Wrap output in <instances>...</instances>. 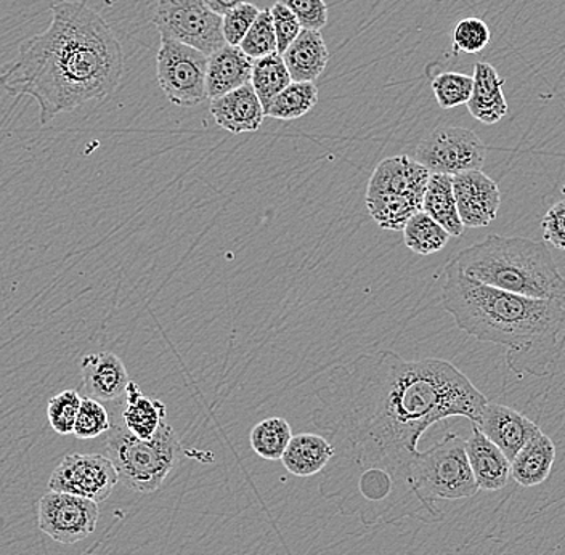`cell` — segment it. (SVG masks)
Masks as SVG:
<instances>
[{
  "label": "cell",
  "mask_w": 565,
  "mask_h": 555,
  "mask_svg": "<svg viewBox=\"0 0 565 555\" xmlns=\"http://www.w3.org/2000/svg\"><path fill=\"white\" fill-rule=\"evenodd\" d=\"M83 397L76 391H63L49 399V424L56 434L70 435L74 433L77 415H79Z\"/></svg>",
  "instance_id": "1f68e13d"
},
{
  "label": "cell",
  "mask_w": 565,
  "mask_h": 555,
  "mask_svg": "<svg viewBox=\"0 0 565 555\" xmlns=\"http://www.w3.org/2000/svg\"><path fill=\"white\" fill-rule=\"evenodd\" d=\"M210 111L217 126L233 136L256 132L265 118L264 106L250 84L212 100Z\"/></svg>",
  "instance_id": "2e32d148"
},
{
  "label": "cell",
  "mask_w": 565,
  "mask_h": 555,
  "mask_svg": "<svg viewBox=\"0 0 565 555\" xmlns=\"http://www.w3.org/2000/svg\"><path fill=\"white\" fill-rule=\"evenodd\" d=\"M121 399L113 402L111 429L106 433L105 451L118 470L119 483L140 494H150L164 485L179 466L183 450L179 435L168 423L150 440L129 433L121 419Z\"/></svg>",
  "instance_id": "5b68a950"
},
{
  "label": "cell",
  "mask_w": 565,
  "mask_h": 555,
  "mask_svg": "<svg viewBox=\"0 0 565 555\" xmlns=\"http://www.w3.org/2000/svg\"><path fill=\"white\" fill-rule=\"evenodd\" d=\"M423 211L444 226L451 238H459L466 226L459 218L457 198L454 191V177L430 174L424 193Z\"/></svg>",
  "instance_id": "cb8c5ba5"
},
{
  "label": "cell",
  "mask_w": 565,
  "mask_h": 555,
  "mask_svg": "<svg viewBox=\"0 0 565 555\" xmlns=\"http://www.w3.org/2000/svg\"><path fill=\"white\" fill-rule=\"evenodd\" d=\"M292 438L291 426L282 417H268L253 427L249 444L254 452L267 461H278Z\"/></svg>",
  "instance_id": "83f0119b"
},
{
  "label": "cell",
  "mask_w": 565,
  "mask_h": 555,
  "mask_svg": "<svg viewBox=\"0 0 565 555\" xmlns=\"http://www.w3.org/2000/svg\"><path fill=\"white\" fill-rule=\"evenodd\" d=\"M292 83H313L327 70L330 52L320 31L302 30L282 53Z\"/></svg>",
  "instance_id": "ffe728a7"
},
{
  "label": "cell",
  "mask_w": 565,
  "mask_h": 555,
  "mask_svg": "<svg viewBox=\"0 0 565 555\" xmlns=\"http://www.w3.org/2000/svg\"><path fill=\"white\" fill-rule=\"evenodd\" d=\"M459 218L466 228H482L497 218L501 191L482 171L462 172L454 177Z\"/></svg>",
  "instance_id": "4fadbf2b"
},
{
  "label": "cell",
  "mask_w": 565,
  "mask_h": 555,
  "mask_svg": "<svg viewBox=\"0 0 565 555\" xmlns=\"http://www.w3.org/2000/svg\"><path fill=\"white\" fill-rule=\"evenodd\" d=\"M207 60L210 56L190 45L161 38L157 77L171 104L189 108L207 100Z\"/></svg>",
  "instance_id": "ba28073f"
},
{
  "label": "cell",
  "mask_w": 565,
  "mask_h": 555,
  "mask_svg": "<svg viewBox=\"0 0 565 555\" xmlns=\"http://www.w3.org/2000/svg\"><path fill=\"white\" fill-rule=\"evenodd\" d=\"M430 172L415 158L398 154L383 159L366 189V207L383 230L402 232L406 222L423 211Z\"/></svg>",
  "instance_id": "8992f818"
},
{
  "label": "cell",
  "mask_w": 565,
  "mask_h": 555,
  "mask_svg": "<svg viewBox=\"0 0 565 555\" xmlns=\"http://www.w3.org/2000/svg\"><path fill=\"white\" fill-rule=\"evenodd\" d=\"M402 232L406 247L419 256L440 253L451 238L450 233L424 211L413 215Z\"/></svg>",
  "instance_id": "484cf974"
},
{
  "label": "cell",
  "mask_w": 565,
  "mask_h": 555,
  "mask_svg": "<svg viewBox=\"0 0 565 555\" xmlns=\"http://www.w3.org/2000/svg\"><path fill=\"white\" fill-rule=\"evenodd\" d=\"M412 479L416 493L429 508L436 501H457L479 493L469 465L466 440L448 433L429 450L418 451L413 459Z\"/></svg>",
  "instance_id": "52a82bcc"
},
{
  "label": "cell",
  "mask_w": 565,
  "mask_h": 555,
  "mask_svg": "<svg viewBox=\"0 0 565 555\" xmlns=\"http://www.w3.org/2000/svg\"><path fill=\"white\" fill-rule=\"evenodd\" d=\"M430 87L441 109L457 108L468 105L471 100L475 77L455 71H444L433 77Z\"/></svg>",
  "instance_id": "f1b7e54d"
},
{
  "label": "cell",
  "mask_w": 565,
  "mask_h": 555,
  "mask_svg": "<svg viewBox=\"0 0 565 555\" xmlns=\"http://www.w3.org/2000/svg\"><path fill=\"white\" fill-rule=\"evenodd\" d=\"M239 49L253 62L278 52L277 34H275L270 9L260 10L259 17L254 21L249 33L243 39Z\"/></svg>",
  "instance_id": "f546056e"
},
{
  "label": "cell",
  "mask_w": 565,
  "mask_h": 555,
  "mask_svg": "<svg viewBox=\"0 0 565 555\" xmlns=\"http://www.w3.org/2000/svg\"><path fill=\"white\" fill-rule=\"evenodd\" d=\"M204 2H206L212 12L217 13L218 17H225L236 7L243 6L246 0H204Z\"/></svg>",
  "instance_id": "74e56055"
},
{
  "label": "cell",
  "mask_w": 565,
  "mask_h": 555,
  "mask_svg": "<svg viewBox=\"0 0 565 555\" xmlns=\"http://www.w3.org/2000/svg\"><path fill=\"white\" fill-rule=\"evenodd\" d=\"M118 483V470L108 456L79 452L65 456L49 479L51 491L87 498L95 503L108 500Z\"/></svg>",
  "instance_id": "7c38bea8"
},
{
  "label": "cell",
  "mask_w": 565,
  "mask_h": 555,
  "mask_svg": "<svg viewBox=\"0 0 565 555\" xmlns=\"http://www.w3.org/2000/svg\"><path fill=\"white\" fill-rule=\"evenodd\" d=\"M440 303L455 324L479 342L507 348L518 376H550L565 348L564 300L512 295L468 277L457 260L440 275Z\"/></svg>",
  "instance_id": "3957f363"
},
{
  "label": "cell",
  "mask_w": 565,
  "mask_h": 555,
  "mask_svg": "<svg viewBox=\"0 0 565 555\" xmlns=\"http://www.w3.org/2000/svg\"><path fill=\"white\" fill-rule=\"evenodd\" d=\"M543 239L556 249L565 250V200L554 204L542 221Z\"/></svg>",
  "instance_id": "8d00e7d4"
},
{
  "label": "cell",
  "mask_w": 565,
  "mask_h": 555,
  "mask_svg": "<svg viewBox=\"0 0 565 555\" xmlns=\"http://www.w3.org/2000/svg\"><path fill=\"white\" fill-rule=\"evenodd\" d=\"M291 74H289L288 66H286L280 53H271V55L264 56V58L254 60L250 86L256 90L257 97L264 106V111H267L271 102L286 87L291 86Z\"/></svg>",
  "instance_id": "d4e9b609"
},
{
  "label": "cell",
  "mask_w": 565,
  "mask_h": 555,
  "mask_svg": "<svg viewBox=\"0 0 565 555\" xmlns=\"http://www.w3.org/2000/svg\"><path fill=\"white\" fill-rule=\"evenodd\" d=\"M487 147L472 130L457 126H440L418 145L415 159L430 174L458 175L482 171Z\"/></svg>",
  "instance_id": "30bf717a"
},
{
  "label": "cell",
  "mask_w": 565,
  "mask_h": 555,
  "mask_svg": "<svg viewBox=\"0 0 565 555\" xmlns=\"http://www.w3.org/2000/svg\"><path fill=\"white\" fill-rule=\"evenodd\" d=\"M479 429L492 440L510 461L530 440L542 434L539 424L507 405L487 402L480 417Z\"/></svg>",
  "instance_id": "5bb4252c"
},
{
  "label": "cell",
  "mask_w": 565,
  "mask_h": 555,
  "mask_svg": "<svg viewBox=\"0 0 565 555\" xmlns=\"http://www.w3.org/2000/svg\"><path fill=\"white\" fill-rule=\"evenodd\" d=\"M492 33L486 21L480 18H465L459 21L454 31L455 53H479L489 47Z\"/></svg>",
  "instance_id": "d6a6232c"
},
{
  "label": "cell",
  "mask_w": 565,
  "mask_h": 555,
  "mask_svg": "<svg viewBox=\"0 0 565 555\" xmlns=\"http://www.w3.org/2000/svg\"><path fill=\"white\" fill-rule=\"evenodd\" d=\"M111 429V415L104 403L90 397H84L81 403L79 415L74 424V435L79 440H92L100 437Z\"/></svg>",
  "instance_id": "4dcf8cb0"
},
{
  "label": "cell",
  "mask_w": 565,
  "mask_h": 555,
  "mask_svg": "<svg viewBox=\"0 0 565 555\" xmlns=\"http://www.w3.org/2000/svg\"><path fill=\"white\" fill-rule=\"evenodd\" d=\"M124 74V52L100 13L84 2L55 3L44 33L20 45L0 68V88L33 98L41 124L92 100L115 94Z\"/></svg>",
  "instance_id": "7a4b0ae2"
},
{
  "label": "cell",
  "mask_w": 565,
  "mask_h": 555,
  "mask_svg": "<svg viewBox=\"0 0 565 555\" xmlns=\"http://www.w3.org/2000/svg\"><path fill=\"white\" fill-rule=\"evenodd\" d=\"M253 65V60L233 45H224L221 51L212 53L207 60V98L212 102L250 84Z\"/></svg>",
  "instance_id": "ac0fdd59"
},
{
  "label": "cell",
  "mask_w": 565,
  "mask_h": 555,
  "mask_svg": "<svg viewBox=\"0 0 565 555\" xmlns=\"http://www.w3.org/2000/svg\"><path fill=\"white\" fill-rule=\"evenodd\" d=\"M153 23L161 38L182 42L207 56L227 45L222 17L204 0H159Z\"/></svg>",
  "instance_id": "9c48e42d"
},
{
  "label": "cell",
  "mask_w": 565,
  "mask_h": 555,
  "mask_svg": "<svg viewBox=\"0 0 565 555\" xmlns=\"http://www.w3.org/2000/svg\"><path fill=\"white\" fill-rule=\"evenodd\" d=\"M81 376L87 397L113 403L126 394L130 377L122 360L111 352L88 353L81 360Z\"/></svg>",
  "instance_id": "9a60e30c"
},
{
  "label": "cell",
  "mask_w": 565,
  "mask_h": 555,
  "mask_svg": "<svg viewBox=\"0 0 565 555\" xmlns=\"http://www.w3.org/2000/svg\"><path fill=\"white\" fill-rule=\"evenodd\" d=\"M318 104V87L316 83H291L285 88L271 105L265 116L280 119V121H295L309 115Z\"/></svg>",
  "instance_id": "4316f807"
},
{
  "label": "cell",
  "mask_w": 565,
  "mask_h": 555,
  "mask_svg": "<svg viewBox=\"0 0 565 555\" xmlns=\"http://www.w3.org/2000/svg\"><path fill=\"white\" fill-rule=\"evenodd\" d=\"M556 461V445L546 434L536 435L511 461V477L524 488L542 485Z\"/></svg>",
  "instance_id": "603a6c76"
},
{
  "label": "cell",
  "mask_w": 565,
  "mask_h": 555,
  "mask_svg": "<svg viewBox=\"0 0 565 555\" xmlns=\"http://www.w3.org/2000/svg\"><path fill=\"white\" fill-rule=\"evenodd\" d=\"M469 465L480 491H500L511 479V461L504 452L472 424L471 437L466 440Z\"/></svg>",
  "instance_id": "e0dca14e"
},
{
  "label": "cell",
  "mask_w": 565,
  "mask_h": 555,
  "mask_svg": "<svg viewBox=\"0 0 565 555\" xmlns=\"http://www.w3.org/2000/svg\"><path fill=\"white\" fill-rule=\"evenodd\" d=\"M100 509L95 501L62 491H49L39 501V529L60 544H76L97 529Z\"/></svg>",
  "instance_id": "8fae6325"
},
{
  "label": "cell",
  "mask_w": 565,
  "mask_h": 555,
  "mask_svg": "<svg viewBox=\"0 0 565 555\" xmlns=\"http://www.w3.org/2000/svg\"><path fill=\"white\" fill-rule=\"evenodd\" d=\"M298 18L300 28L320 31L328 23V6L324 0H278Z\"/></svg>",
  "instance_id": "e575fe53"
},
{
  "label": "cell",
  "mask_w": 565,
  "mask_h": 555,
  "mask_svg": "<svg viewBox=\"0 0 565 555\" xmlns=\"http://www.w3.org/2000/svg\"><path fill=\"white\" fill-rule=\"evenodd\" d=\"M487 402L466 374L440 359L409 362L381 350L334 366L317 388L312 413L313 426L335 450L321 497L369 526L419 517L429 508L412 479L419 438L450 417L479 424Z\"/></svg>",
  "instance_id": "6da1fadb"
},
{
  "label": "cell",
  "mask_w": 565,
  "mask_h": 555,
  "mask_svg": "<svg viewBox=\"0 0 565 555\" xmlns=\"http://www.w3.org/2000/svg\"><path fill=\"white\" fill-rule=\"evenodd\" d=\"M259 13L260 10L254 3L245 2L243 6L233 9L227 15L222 17V31H224L225 42L233 45V47H239Z\"/></svg>",
  "instance_id": "836d02e7"
},
{
  "label": "cell",
  "mask_w": 565,
  "mask_h": 555,
  "mask_svg": "<svg viewBox=\"0 0 565 555\" xmlns=\"http://www.w3.org/2000/svg\"><path fill=\"white\" fill-rule=\"evenodd\" d=\"M468 277L532 299L564 300L565 278L543 242L489 235L455 257Z\"/></svg>",
  "instance_id": "277c9868"
},
{
  "label": "cell",
  "mask_w": 565,
  "mask_h": 555,
  "mask_svg": "<svg viewBox=\"0 0 565 555\" xmlns=\"http://www.w3.org/2000/svg\"><path fill=\"white\" fill-rule=\"evenodd\" d=\"M270 12L274 18L275 34H277L278 53L282 55L288 51L289 45L298 39L302 28H300L298 18L292 15L291 10L280 2L275 3Z\"/></svg>",
  "instance_id": "d590c367"
},
{
  "label": "cell",
  "mask_w": 565,
  "mask_h": 555,
  "mask_svg": "<svg viewBox=\"0 0 565 555\" xmlns=\"http://www.w3.org/2000/svg\"><path fill=\"white\" fill-rule=\"evenodd\" d=\"M121 419L126 429L141 440H150L166 423V405L147 398L137 382L130 381L122 397Z\"/></svg>",
  "instance_id": "7402d4cb"
},
{
  "label": "cell",
  "mask_w": 565,
  "mask_h": 555,
  "mask_svg": "<svg viewBox=\"0 0 565 555\" xmlns=\"http://www.w3.org/2000/svg\"><path fill=\"white\" fill-rule=\"evenodd\" d=\"M334 456V447L327 437L306 433L292 435L281 462L292 476L312 477L323 472Z\"/></svg>",
  "instance_id": "44dd1931"
},
{
  "label": "cell",
  "mask_w": 565,
  "mask_h": 555,
  "mask_svg": "<svg viewBox=\"0 0 565 555\" xmlns=\"http://www.w3.org/2000/svg\"><path fill=\"white\" fill-rule=\"evenodd\" d=\"M475 87L468 109L477 121L493 126L508 115V102L504 97V79L497 68L487 62L475 65Z\"/></svg>",
  "instance_id": "d6986e66"
}]
</instances>
